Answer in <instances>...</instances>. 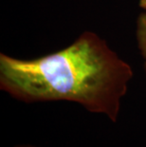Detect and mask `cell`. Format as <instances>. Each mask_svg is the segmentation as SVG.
Listing matches in <instances>:
<instances>
[{
	"label": "cell",
	"instance_id": "obj_1",
	"mask_svg": "<svg viewBox=\"0 0 146 147\" xmlns=\"http://www.w3.org/2000/svg\"><path fill=\"white\" fill-rule=\"evenodd\" d=\"M133 77L131 65L92 32L39 58L0 54V88L12 98L28 104L75 102L113 123Z\"/></svg>",
	"mask_w": 146,
	"mask_h": 147
},
{
	"label": "cell",
	"instance_id": "obj_5",
	"mask_svg": "<svg viewBox=\"0 0 146 147\" xmlns=\"http://www.w3.org/2000/svg\"><path fill=\"white\" fill-rule=\"evenodd\" d=\"M144 69H145V72H146V62L144 63Z\"/></svg>",
	"mask_w": 146,
	"mask_h": 147
},
{
	"label": "cell",
	"instance_id": "obj_4",
	"mask_svg": "<svg viewBox=\"0 0 146 147\" xmlns=\"http://www.w3.org/2000/svg\"><path fill=\"white\" fill-rule=\"evenodd\" d=\"M13 147H40V146L33 145V144H17V145H14Z\"/></svg>",
	"mask_w": 146,
	"mask_h": 147
},
{
	"label": "cell",
	"instance_id": "obj_3",
	"mask_svg": "<svg viewBox=\"0 0 146 147\" xmlns=\"http://www.w3.org/2000/svg\"><path fill=\"white\" fill-rule=\"evenodd\" d=\"M139 5L142 10L146 11V0H139Z\"/></svg>",
	"mask_w": 146,
	"mask_h": 147
},
{
	"label": "cell",
	"instance_id": "obj_2",
	"mask_svg": "<svg viewBox=\"0 0 146 147\" xmlns=\"http://www.w3.org/2000/svg\"><path fill=\"white\" fill-rule=\"evenodd\" d=\"M136 38L139 53L146 62V11L139 14L137 20Z\"/></svg>",
	"mask_w": 146,
	"mask_h": 147
}]
</instances>
